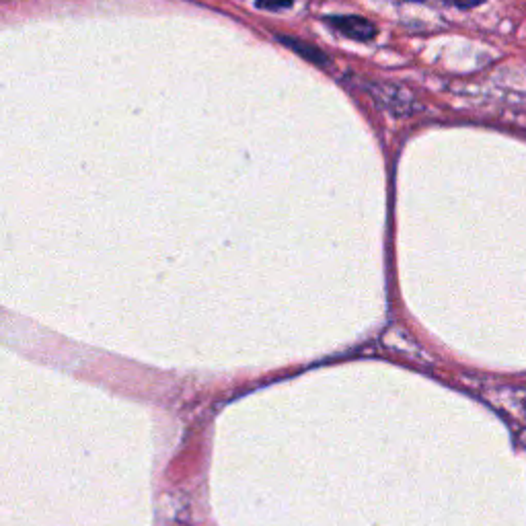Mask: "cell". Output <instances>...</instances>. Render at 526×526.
<instances>
[{
    "mask_svg": "<svg viewBox=\"0 0 526 526\" xmlns=\"http://www.w3.org/2000/svg\"><path fill=\"white\" fill-rule=\"evenodd\" d=\"M448 5L453 7H459V9H473V7H479L481 3H485V0H446Z\"/></svg>",
    "mask_w": 526,
    "mask_h": 526,
    "instance_id": "3",
    "label": "cell"
},
{
    "mask_svg": "<svg viewBox=\"0 0 526 526\" xmlns=\"http://www.w3.org/2000/svg\"><path fill=\"white\" fill-rule=\"evenodd\" d=\"M327 23L333 29H337L340 33H344V35H348V37H352V40H358V42H368V40H372L374 35H377V27L362 17H329Z\"/></svg>",
    "mask_w": 526,
    "mask_h": 526,
    "instance_id": "1",
    "label": "cell"
},
{
    "mask_svg": "<svg viewBox=\"0 0 526 526\" xmlns=\"http://www.w3.org/2000/svg\"><path fill=\"white\" fill-rule=\"evenodd\" d=\"M413 3H418V0H413Z\"/></svg>",
    "mask_w": 526,
    "mask_h": 526,
    "instance_id": "4",
    "label": "cell"
},
{
    "mask_svg": "<svg viewBox=\"0 0 526 526\" xmlns=\"http://www.w3.org/2000/svg\"><path fill=\"white\" fill-rule=\"evenodd\" d=\"M257 7L261 9H268V11H280V9H288L294 0H255Z\"/></svg>",
    "mask_w": 526,
    "mask_h": 526,
    "instance_id": "2",
    "label": "cell"
}]
</instances>
